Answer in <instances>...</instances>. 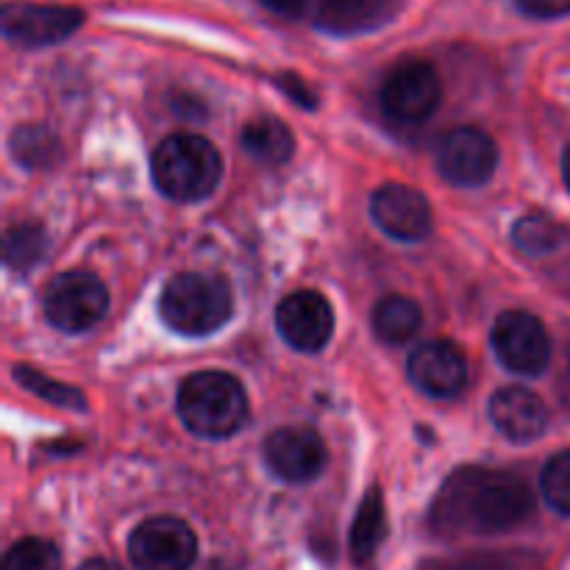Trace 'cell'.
Wrapping results in <instances>:
<instances>
[{"instance_id":"cell-1","label":"cell","mask_w":570,"mask_h":570,"mask_svg":"<svg viewBox=\"0 0 570 570\" xmlns=\"http://www.w3.org/2000/svg\"><path fill=\"white\" fill-rule=\"evenodd\" d=\"M532 507V493L512 473L462 468L440 490L432 523L443 534H499L521 527Z\"/></svg>"},{"instance_id":"cell-2","label":"cell","mask_w":570,"mask_h":570,"mask_svg":"<svg viewBox=\"0 0 570 570\" xmlns=\"http://www.w3.org/2000/svg\"><path fill=\"white\" fill-rule=\"evenodd\" d=\"M178 417L198 438H232L248 417V395L243 384L228 373H193L184 379L178 390Z\"/></svg>"},{"instance_id":"cell-3","label":"cell","mask_w":570,"mask_h":570,"mask_svg":"<svg viewBox=\"0 0 570 570\" xmlns=\"http://www.w3.org/2000/svg\"><path fill=\"white\" fill-rule=\"evenodd\" d=\"M150 173L161 195L189 204L215 193L223 176V161L209 139L198 134H173L154 150Z\"/></svg>"},{"instance_id":"cell-4","label":"cell","mask_w":570,"mask_h":570,"mask_svg":"<svg viewBox=\"0 0 570 570\" xmlns=\"http://www.w3.org/2000/svg\"><path fill=\"white\" fill-rule=\"evenodd\" d=\"M159 315L173 332L204 337L232 315V289L209 273H178L161 289Z\"/></svg>"},{"instance_id":"cell-5","label":"cell","mask_w":570,"mask_h":570,"mask_svg":"<svg viewBox=\"0 0 570 570\" xmlns=\"http://www.w3.org/2000/svg\"><path fill=\"white\" fill-rule=\"evenodd\" d=\"M109 306L104 282L87 271H70L56 276L42 295V312L59 332L78 334L92 328Z\"/></svg>"},{"instance_id":"cell-6","label":"cell","mask_w":570,"mask_h":570,"mask_svg":"<svg viewBox=\"0 0 570 570\" xmlns=\"http://www.w3.org/2000/svg\"><path fill=\"white\" fill-rule=\"evenodd\" d=\"M128 557L137 570H189L198 557V540L178 518H148L134 529Z\"/></svg>"},{"instance_id":"cell-7","label":"cell","mask_w":570,"mask_h":570,"mask_svg":"<svg viewBox=\"0 0 570 570\" xmlns=\"http://www.w3.org/2000/svg\"><path fill=\"white\" fill-rule=\"evenodd\" d=\"M495 356L507 371L518 376H538L551 356V340L543 323L529 312H504L490 334Z\"/></svg>"},{"instance_id":"cell-8","label":"cell","mask_w":570,"mask_h":570,"mask_svg":"<svg viewBox=\"0 0 570 570\" xmlns=\"http://www.w3.org/2000/svg\"><path fill=\"white\" fill-rule=\"evenodd\" d=\"M382 109L395 122H423L443 98V83L429 61L399 65L382 83Z\"/></svg>"},{"instance_id":"cell-9","label":"cell","mask_w":570,"mask_h":570,"mask_svg":"<svg viewBox=\"0 0 570 570\" xmlns=\"http://www.w3.org/2000/svg\"><path fill=\"white\" fill-rule=\"evenodd\" d=\"M495 165H499V150L482 128L460 126L440 139V176L454 187H482L493 178Z\"/></svg>"},{"instance_id":"cell-10","label":"cell","mask_w":570,"mask_h":570,"mask_svg":"<svg viewBox=\"0 0 570 570\" xmlns=\"http://www.w3.org/2000/svg\"><path fill=\"white\" fill-rule=\"evenodd\" d=\"M83 11L72 6L9 3L3 9V33L22 48H45L72 37L81 28Z\"/></svg>"},{"instance_id":"cell-11","label":"cell","mask_w":570,"mask_h":570,"mask_svg":"<svg viewBox=\"0 0 570 570\" xmlns=\"http://www.w3.org/2000/svg\"><path fill=\"white\" fill-rule=\"evenodd\" d=\"M278 334L293 345L295 351L315 354L332 340L334 312L321 293L301 289L287 295L276 309Z\"/></svg>"},{"instance_id":"cell-12","label":"cell","mask_w":570,"mask_h":570,"mask_svg":"<svg viewBox=\"0 0 570 570\" xmlns=\"http://www.w3.org/2000/svg\"><path fill=\"white\" fill-rule=\"evenodd\" d=\"M373 223L399 243H417L432 232V209L417 189L406 184H384L371 198Z\"/></svg>"},{"instance_id":"cell-13","label":"cell","mask_w":570,"mask_h":570,"mask_svg":"<svg viewBox=\"0 0 570 570\" xmlns=\"http://www.w3.org/2000/svg\"><path fill=\"white\" fill-rule=\"evenodd\" d=\"M265 460L289 484L312 482L326 468V445L312 429L284 426L265 440Z\"/></svg>"},{"instance_id":"cell-14","label":"cell","mask_w":570,"mask_h":570,"mask_svg":"<svg viewBox=\"0 0 570 570\" xmlns=\"http://www.w3.org/2000/svg\"><path fill=\"white\" fill-rule=\"evenodd\" d=\"M412 384L432 399H454L468 384V365L460 348L445 340L417 345L406 362Z\"/></svg>"},{"instance_id":"cell-15","label":"cell","mask_w":570,"mask_h":570,"mask_svg":"<svg viewBox=\"0 0 570 570\" xmlns=\"http://www.w3.org/2000/svg\"><path fill=\"white\" fill-rule=\"evenodd\" d=\"M490 421L512 443H529L546 432L549 410L532 390L504 387L490 399Z\"/></svg>"},{"instance_id":"cell-16","label":"cell","mask_w":570,"mask_h":570,"mask_svg":"<svg viewBox=\"0 0 570 570\" xmlns=\"http://www.w3.org/2000/svg\"><path fill=\"white\" fill-rule=\"evenodd\" d=\"M390 17V0H317L315 22L328 33H362Z\"/></svg>"},{"instance_id":"cell-17","label":"cell","mask_w":570,"mask_h":570,"mask_svg":"<svg viewBox=\"0 0 570 570\" xmlns=\"http://www.w3.org/2000/svg\"><path fill=\"white\" fill-rule=\"evenodd\" d=\"M384 534H387V510H384V495L382 490L373 488L367 490V495L362 499L360 512L354 518V527H351V554L360 566L371 562V557L376 554L379 546H382Z\"/></svg>"},{"instance_id":"cell-18","label":"cell","mask_w":570,"mask_h":570,"mask_svg":"<svg viewBox=\"0 0 570 570\" xmlns=\"http://www.w3.org/2000/svg\"><path fill=\"white\" fill-rule=\"evenodd\" d=\"M423 312L406 295H384L376 306H373V332L382 343L401 345L421 328Z\"/></svg>"},{"instance_id":"cell-19","label":"cell","mask_w":570,"mask_h":570,"mask_svg":"<svg viewBox=\"0 0 570 570\" xmlns=\"http://www.w3.org/2000/svg\"><path fill=\"white\" fill-rule=\"evenodd\" d=\"M243 148L254 159L267 161V165H282L293 156L295 139L289 128L276 117H256V120L245 122Z\"/></svg>"},{"instance_id":"cell-20","label":"cell","mask_w":570,"mask_h":570,"mask_svg":"<svg viewBox=\"0 0 570 570\" xmlns=\"http://www.w3.org/2000/svg\"><path fill=\"white\" fill-rule=\"evenodd\" d=\"M512 243L529 256L554 254L568 243V228L549 215H527L512 226Z\"/></svg>"},{"instance_id":"cell-21","label":"cell","mask_w":570,"mask_h":570,"mask_svg":"<svg viewBox=\"0 0 570 570\" xmlns=\"http://www.w3.org/2000/svg\"><path fill=\"white\" fill-rule=\"evenodd\" d=\"M6 265L14 271H28V267L39 265L45 254H48V234L33 223H20V226L9 228L3 239Z\"/></svg>"},{"instance_id":"cell-22","label":"cell","mask_w":570,"mask_h":570,"mask_svg":"<svg viewBox=\"0 0 570 570\" xmlns=\"http://www.w3.org/2000/svg\"><path fill=\"white\" fill-rule=\"evenodd\" d=\"M11 154L20 165L39 170V167H48L59 159V142L48 128L26 126L17 128L14 137H11Z\"/></svg>"},{"instance_id":"cell-23","label":"cell","mask_w":570,"mask_h":570,"mask_svg":"<svg viewBox=\"0 0 570 570\" xmlns=\"http://www.w3.org/2000/svg\"><path fill=\"white\" fill-rule=\"evenodd\" d=\"M3 570H61V554L50 540L26 538L6 551Z\"/></svg>"},{"instance_id":"cell-24","label":"cell","mask_w":570,"mask_h":570,"mask_svg":"<svg viewBox=\"0 0 570 570\" xmlns=\"http://www.w3.org/2000/svg\"><path fill=\"white\" fill-rule=\"evenodd\" d=\"M14 379L22 384V387L37 393L39 399L50 401V404L67 406V410H87V401L81 399L78 390L67 387V384L56 382V379L45 376V373L31 371V367H14Z\"/></svg>"},{"instance_id":"cell-25","label":"cell","mask_w":570,"mask_h":570,"mask_svg":"<svg viewBox=\"0 0 570 570\" xmlns=\"http://www.w3.org/2000/svg\"><path fill=\"white\" fill-rule=\"evenodd\" d=\"M540 488H543L551 510H557L560 515H570V449L560 451L546 462Z\"/></svg>"},{"instance_id":"cell-26","label":"cell","mask_w":570,"mask_h":570,"mask_svg":"<svg viewBox=\"0 0 570 570\" xmlns=\"http://www.w3.org/2000/svg\"><path fill=\"white\" fill-rule=\"evenodd\" d=\"M518 9L538 20H554V17L570 14V0H515Z\"/></svg>"},{"instance_id":"cell-27","label":"cell","mask_w":570,"mask_h":570,"mask_svg":"<svg viewBox=\"0 0 570 570\" xmlns=\"http://www.w3.org/2000/svg\"><path fill=\"white\" fill-rule=\"evenodd\" d=\"M282 89L287 95H293L298 104H304V109H315V95L304 92V87H301V81L295 76H284L282 78Z\"/></svg>"},{"instance_id":"cell-28","label":"cell","mask_w":570,"mask_h":570,"mask_svg":"<svg viewBox=\"0 0 570 570\" xmlns=\"http://www.w3.org/2000/svg\"><path fill=\"white\" fill-rule=\"evenodd\" d=\"M262 6H267L271 11H276V14L282 17H298L301 11H304L306 0H259Z\"/></svg>"},{"instance_id":"cell-29","label":"cell","mask_w":570,"mask_h":570,"mask_svg":"<svg viewBox=\"0 0 570 570\" xmlns=\"http://www.w3.org/2000/svg\"><path fill=\"white\" fill-rule=\"evenodd\" d=\"M78 570H126V568L117 566V562H111V560H89V562H83Z\"/></svg>"},{"instance_id":"cell-30","label":"cell","mask_w":570,"mask_h":570,"mask_svg":"<svg viewBox=\"0 0 570 570\" xmlns=\"http://www.w3.org/2000/svg\"><path fill=\"white\" fill-rule=\"evenodd\" d=\"M562 178H566V187L570 189V142H568L566 154H562Z\"/></svg>"},{"instance_id":"cell-31","label":"cell","mask_w":570,"mask_h":570,"mask_svg":"<svg viewBox=\"0 0 570 570\" xmlns=\"http://www.w3.org/2000/svg\"><path fill=\"white\" fill-rule=\"evenodd\" d=\"M212 570H217V568H212Z\"/></svg>"}]
</instances>
